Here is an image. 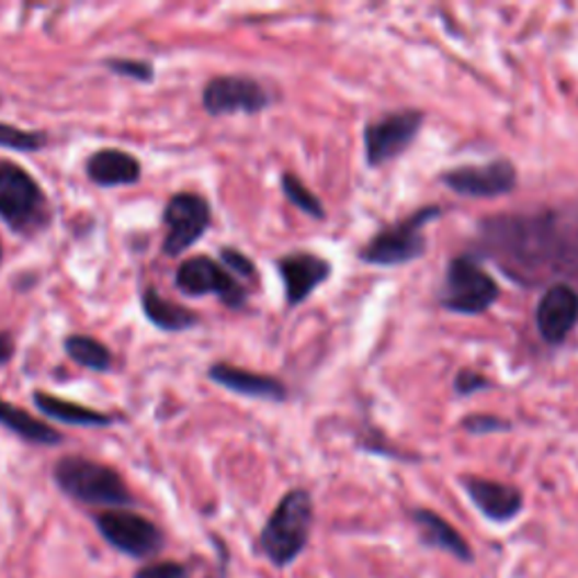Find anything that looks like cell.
<instances>
[{
	"label": "cell",
	"instance_id": "4fadbf2b",
	"mask_svg": "<svg viewBox=\"0 0 578 578\" xmlns=\"http://www.w3.org/2000/svg\"><path fill=\"white\" fill-rule=\"evenodd\" d=\"M578 324V294L567 283H554L545 290L535 307V326L549 345H560Z\"/></svg>",
	"mask_w": 578,
	"mask_h": 578
},
{
	"label": "cell",
	"instance_id": "f546056e",
	"mask_svg": "<svg viewBox=\"0 0 578 578\" xmlns=\"http://www.w3.org/2000/svg\"><path fill=\"white\" fill-rule=\"evenodd\" d=\"M14 358V339L10 332H0V366L8 364Z\"/></svg>",
	"mask_w": 578,
	"mask_h": 578
},
{
	"label": "cell",
	"instance_id": "4dcf8cb0",
	"mask_svg": "<svg viewBox=\"0 0 578 578\" xmlns=\"http://www.w3.org/2000/svg\"><path fill=\"white\" fill-rule=\"evenodd\" d=\"M0 256H3V249H0Z\"/></svg>",
	"mask_w": 578,
	"mask_h": 578
},
{
	"label": "cell",
	"instance_id": "9a60e30c",
	"mask_svg": "<svg viewBox=\"0 0 578 578\" xmlns=\"http://www.w3.org/2000/svg\"><path fill=\"white\" fill-rule=\"evenodd\" d=\"M461 484H464L473 505L492 522H509L524 507V497L515 486L481 477H464Z\"/></svg>",
	"mask_w": 578,
	"mask_h": 578
},
{
	"label": "cell",
	"instance_id": "5b68a950",
	"mask_svg": "<svg viewBox=\"0 0 578 578\" xmlns=\"http://www.w3.org/2000/svg\"><path fill=\"white\" fill-rule=\"evenodd\" d=\"M441 213V206H426L411 213L407 219L382 228L379 234L369 240L366 247H362L360 260L375 267H398L422 258V253L428 249L422 228L434 222Z\"/></svg>",
	"mask_w": 578,
	"mask_h": 578
},
{
	"label": "cell",
	"instance_id": "cb8c5ba5",
	"mask_svg": "<svg viewBox=\"0 0 578 578\" xmlns=\"http://www.w3.org/2000/svg\"><path fill=\"white\" fill-rule=\"evenodd\" d=\"M0 147L16 151H38L46 147V136L42 132H25L14 125L0 123Z\"/></svg>",
	"mask_w": 578,
	"mask_h": 578
},
{
	"label": "cell",
	"instance_id": "7402d4cb",
	"mask_svg": "<svg viewBox=\"0 0 578 578\" xmlns=\"http://www.w3.org/2000/svg\"><path fill=\"white\" fill-rule=\"evenodd\" d=\"M64 349L72 362L91 371H109L113 355L106 345L87 335H70L64 339Z\"/></svg>",
	"mask_w": 578,
	"mask_h": 578
},
{
	"label": "cell",
	"instance_id": "d4e9b609",
	"mask_svg": "<svg viewBox=\"0 0 578 578\" xmlns=\"http://www.w3.org/2000/svg\"><path fill=\"white\" fill-rule=\"evenodd\" d=\"M104 66L111 72L129 77V80H136V82H151L154 80V68L147 61H138V59H106Z\"/></svg>",
	"mask_w": 578,
	"mask_h": 578
},
{
	"label": "cell",
	"instance_id": "ba28073f",
	"mask_svg": "<svg viewBox=\"0 0 578 578\" xmlns=\"http://www.w3.org/2000/svg\"><path fill=\"white\" fill-rule=\"evenodd\" d=\"M174 285L181 294L185 296H217L224 305L242 307L247 303V292L245 287L230 276L226 267L219 262L206 258V256H195L181 262L174 276Z\"/></svg>",
	"mask_w": 578,
	"mask_h": 578
},
{
	"label": "cell",
	"instance_id": "d6986e66",
	"mask_svg": "<svg viewBox=\"0 0 578 578\" xmlns=\"http://www.w3.org/2000/svg\"><path fill=\"white\" fill-rule=\"evenodd\" d=\"M34 405L44 416L61 420V422H66V426L109 428L115 422V416H111V413H102V411H95L91 407L77 405V403L64 400V398H57V396H50L44 392L34 394Z\"/></svg>",
	"mask_w": 578,
	"mask_h": 578
},
{
	"label": "cell",
	"instance_id": "277c9868",
	"mask_svg": "<svg viewBox=\"0 0 578 578\" xmlns=\"http://www.w3.org/2000/svg\"><path fill=\"white\" fill-rule=\"evenodd\" d=\"M499 298V285L471 256H456L447 262L441 290V305L447 313L477 317L488 313Z\"/></svg>",
	"mask_w": 578,
	"mask_h": 578
},
{
	"label": "cell",
	"instance_id": "8992f818",
	"mask_svg": "<svg viewBox=\"0 0 578 578\" xmlns=\"http://www.w3.org/2000/svg\"><path fill=\"white\" fill-rule=\"evenodd\" d=\"M0 217L27 236L46 224V195L21 166L0 161Z\"/></svg>",
	"mask_w": 578,
	"mask_h": 578
},
{
	"label": "cell",
	"instance_id": "30bf717a",
	"mask_svg": "<svg viewBox=\"0 0 578 578\" xmlns=\"http://www.w3.org/2000/svg\"><path fill=\"white\" fill-rule=\"evenodd\" d=\"M163 224L168 228L163 253L172 258L181 256L204 236L211 224V204L195 192H179L170 197L163 211Z\"/></svg>",
	"mask_w": 578,
	"mask_h": 578
},
{
	"label": "cell",
	"instance_id": "484cf974",
	"mask_svg": "<svg viewBox=\"0 0 578 578\" xmlns=\"http://www.w3.org/2000/svg\"><path fill=\"white\" fill-rule=\"evenodd\" d=\"M461 426H464L466 432L471 434H490V432H505L509 430L511 426L507 420L502 418H497V416H486V413H473V416H466L464 422H461Z\"/></svg>",
	"mask_w": 578,
	"mask_h": 578
},
{
	"label": "cell",
	"instance_id": "f1b7e54d",
	"mask_svg": "<svg viewBox=\"0 0 578 578\" xmlns=\"http://www.w3.org/2000/svg\"><path fill=\"white\" fill-rule=\"evenodd\" d=\"M136 578H192L190 571L172 560H163V563H154L143 567Z\"/></svg>",
	"mask_w": 578,
	"mask_h": 578
},
{
	"label": "cell",
	"instance_id": "4316f807",
	"mask_svg": "<svg viewBox=\"0 0 578 578\" xmlns=\"http://www.w3.org/2000/svg\"><path fill=\"white\" fill-rule=\"evenodd\" d=\"M490 387V382L486 375L473 371V369H464V371H458L456 377H454V392L458 396H473L481 389H488Z\"/></svg>",
	"mask_w": 578,
	"mask_h": 578
},
{
	"label": "cell",
	"instance_id": "7a4b0ae2",
	"mask_svg": "<svg viewBox=\"0 0 578 578\" xmlns=\"http://www.w3.org/2000/svg\"><path fill=\"white\" fill-rule=\"evenodd\" d=\"M313 520L315 509L310 492L303 488L290 490L260 533V547L264 556L276 567L290 565L307 545Z\"/></svg>",
	"mask_w": 578,
	"mask_h": 578
},
{
	"label": "cell",
	"instance_id": "2e32d148",
	"mask_svg": "<svg viewBox=\"0 0 578 578\" xmlns=\"http://www.w3.org/2000/svg\"><path fill=\"white\" fill-rule=\"evenodd\" d=\"M208 377L219 384V387L240 394V396H249V398H262V400H276L283 403L287 398V389L285 384L272 375H262V373H253L234 364H213L208 371Z\"/></svg>",
	"mask_w": 578,
	"mask_h": 578
},
{
	"label": "cell",
	"instance_id": "603a6c76",
	"mask_svg": "<svg viewBox=\"0 0 578 578\" xmlns=\"http://www.w3.org/2000/svg\"><path fill=\"white\" fill-rule=\"evenodd\" d=\"M281 185H283L285 197H287L298 211H303L305 215H310V217H315V219H324V217H326V211H324L319 197L315 195L313 190H307V185H305L298 177L285 172L283 179H281Z\"/></svg>",
	"mask_w": 578,
	"mask_h": 578
},
{
	"label": "cell",
	"instance_id": "ffe728a7",
	"mask_svg": "<svg viewBox=\"0 0 578 578\" xmlns=\"http://www.w3.org/2000/svg\"><path fill=\"white\" fill-rule=\"evenodd\" d=\"M0 426L14 432L19 439L34 443V445H59L61 434L50 428L48 422L30 416L25 409L0 400Z\"/></svg>",
	"mask_w": 578,
	"mask_h": 578
},
{
	"label": "cell",
	"instance_id": "3957f363",
	"mask_svg": "<svg viewBox=\"0 0 578 578\" xmlns=\"http://www.w3.org/2000/svg\"><path fill=\"white\" fill-rule=\"evenodd\" d=\"M57 486L77 502L95 507H129L134 497L113 468L87 456H64L55 466Z\"/></svg>",
	"mask_w": 578,
	"mask_h": 578
},
{
	"label": "cell",
	"instance_id": "ac0fdd59",
	"mask_svg": "<svg viewBox=\"0 0 578 578\" xmlns=\"http://www.w3.org/2000/svg\"><path fill=\"white\" fill-rule=\"evenodd\" d=\"M413 524L420 531L422 543L443 549L447 554H452L454 558L471 563L473 560V549L471 545L464 541V535H461L447 520H443L439 513L428 511V509H416L411 513Z\"/></svg>",
	"mask_w": 578,
	"mask_h": 578
},
{
	"label": "cell",
	"instance_id": "8fae6325",
	"mask_svg": "<svg viewBox=\"0 0 578 578\" xmlns=\"http://www.w3.org/2000/svg\"><path fill=\"white\" fill-rule=\"evenodd\" d=\"M95 522L104 541L127 556L145 558L163 547V533L143 515L129 511H106L98 515Z\"/></svg>",
	"mask_w": 578,
	"mask_h": 578
},
{
	"label": "cell",
	"instance_id": "5bb4252c",
	"mask_svg": "<svg viewBox=\"0 0 578 578\" xmlns=\"http://www.w3.org/2000/svg\"><path fill=\"white\" fill-rule=\"evenodd\" d=\"M279 274L285 283L287 303L298 305L330 279L332 267L326 258L317 253L294 251L279 260Z\"/></svg>",
	"mask_w": 578,
	"mask_h": 578
},
{
	"label": "cell",
	"instance_id": "52a82bcc",
	"mask_svg": "<svg viewBox=\"0 0 578 578\" xmlns=\"http://www.w3.org/2000/svg\"><path fill=\"white\" fill-rule=\"evenodd\" d=\"M426 123V113L418 109H403L371 121L364 129V154L371 168L387 166L405 154Z\"/></svg>",
	"mask_w": 578,
	"mask_h": 578
},
{
	"label": "cell",
	"instance_id": "44dd1931",
	"mask_svg": "<svg viewBox=\"0 0 578 578\" xmlns=\"http://www.w3.org/2000/svg\"><path fill=\"white\" fill-rule=\"evenodd\" d=\"M143 313L145 317L161 330H170V332H179V330H188V328H195L200 324V317L195 313L185 310V307L163 298L154 287H147L143 292Z\"/></svg>",
	"mask_w": 578,
	"mask_h": 578
},
{
	"label": "cell",
	"instance_id": "83f0119b",
	"mask_svg": "<svg viewBox=\"0 0 578 578\" xmlns=\"http://www.w3.org/2000/svg\"><path fill=\"white\" fill-rule=\"evenodd\" d=\"M219 258H222V262L228 272H236V274L251 279V281L256 279V264L245 253H240L238 249H222Z\"/></svg>",
	"mask_w": 578,
	"mask_h": 578
},
{
	"label": "cell",
	"instance_id": "9c48e42d",
	"mask_svg": "<svg viewBox=\"0 0 578 578\" xmlns=\"http://www.w3.org/2000/svg\"><path fill=\"white\" fill-rule=\"evenodd\" d=\"M441 183L461 197L495 200L509 195L518 185V170L509 159H495L481 166H461L443 172Z\"/></svg>",
	"mask_w": 578,
	"mask_h": 578
},
{
	"label": "cell",
	"instance_id": "6da1fadb",
	"mask_svg": "<svg viewBox=\"0 0 578 578\" xmlns=\"http://www.w3.org/2000/svg\"><path fill=\"white\" fill-rule=\"evenodd\" d=\"M481 238L492 251L529 272L558 269L571 256L569 240L552 213L490 217L481 222Z\"/></svg>",
	"mask_w": 578,
	"mask_h": 578
},
{
	"label": "cell",
	"instance_id": "e0dca14e",
	"mask_svg": "<svg viewBox=\"0 0 578 578\" xmlns=\"http://www.w3.org/2000/svg\"><path fill=\"white\" fill-rule=\"evenodd\" d=\"M140 172V161L123 149H100L87 161L89 179L102 188L132 185Z\"/></svg>",
	"mask_w": 578,
	"mask_h": 578
},
{
	"label": "cell",
	"instance_id": "7c38bea8",
	"mask_svg": "<svg viewBox=\"0 0 578 578\" xmlns=\"http://www.w3.org/2000/svg\"><path fill=\"white\" fill-rule=\"evenodd\" d=\"M272 98L264 87L245 75H222L213 77L202 93V104L211 115L230 113H258Z\"/></svg>",
	"mask_w": 578,
	"mask_h": 578
}]
</instances>
